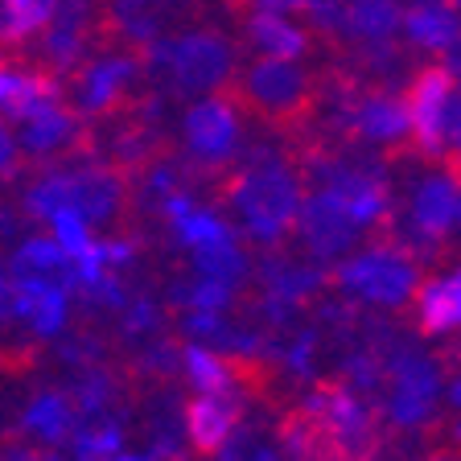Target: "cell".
Listing matches in <instances>:
<instances>
[{"instance_id":"14","label":"cell","mask_w":461,"mask_h":461,"mask_svg":"<svg viewBox=\"0 0 461 461\" xmlns=\"http://www.w3.org/2000/svg\"><path fill=\"white\" fill-rule=\"evenodd\" d=\"M78 136H83V120H78V112L67 104V99L25 115L17 128L21 157H29V161H46V157L62 153V149L78 144Z\"/></svg>"},{"instance_id":"52","label":"cell","mask_w":461,"mask_h":461,"mask_svg":"<svg viewBox=\"0 0 461 461\" xmlns=\"http://www.w3.org/2000/svg\"><path fill=\"white\" fill-rule=\"evenodd\" d=\"M449 5H453V9H457V13H461V0H449Z\"/></svg>"},{"instance_id":"50","label":"cell","mask_w":461,"mask_h":461,"mask_svg":"<svg viewBox=\"0 0 461 461\" xmlns=\"http://www.w3.org/2000/svg\"><path fill=\"white\" fill-rule=\"evenodd\" d=\"M453 441H457V445H461V420H457V424H453Z\"/></svg>"},{"instance_id":"48","label":"cell","mask_w":461,"mask_h":461,"mask_svg":"<svg viewBox=\"0 0 461 461\" xmlns=\"http://www.w3.org/2000/svg\"><path fill=\"white\" fill-rule=\"evenodd\" d=\"M9 313H13V309H9V276L0 272V321H5Z\"/></svg>"},{"instance_id":"45","label":"cell","mask_w":461,"mask_h":461,"mask_svg":"<svg viewBox=\"0 0 461 461\" xmlns=\"http://www.w3.org/2000/svg\"><path fill=\"white\" fill-rule=\"evenodd\" d=\"M251 9H264V13H288V17H297L301 13V0H248Z\"/></svg>"},{"instance_id":"4","label":"cell","mask_w":461,"mask_h":461,"mask_svg":"<svg viewBox=\"0 0 461 461\" xmlns=\"http://www.w3.org/2000/svg\"><path fill=\"white\" fill-rule=\"evenodd\" d=\"M185 132V149L194 161L202 165H227L230 157L240 153V136H243V120L235 99L211 91V95H194V104L185 107L182 120Z\"/></svg>"},{"instance_id":"43","label":"cell","mask_w":461,"mask_h":461,"mask_svg":"<svg viewBox=\"0 0 461 461\" xmlns=\"http://www.w3.org/2000/svg\"><path fill=\"white\" fill-rule=\"evenodd\" d=\"M0 461H46L38 445L21 441V437H0Z\"/></svg>"},{"instance_id":"35","label":"cell","mask_w":461,"mask_h":461,"mask_svg":"<svg viewBox=\"0 0 461 461\" xmlns=\"http://www.w3.org/2000/svg\"><path fill=\"white\" fill-rule=\"evenodd\" d=\"M70 400H75L78 416H95V412H104V403L112 400V379H107V371H86L83 379L75 384Z\"/></svg>"},{"instance_id":"44","label":"cell","mask_w":461,"mask_h":461,"mask_svg":"<svg viewBox=\"0 0 461 461\" xmlns=\"http://www.w3.org/2000/svg\"><path fill=\"white\" fill-rule=\"evenodd\" d=\"M149 190L161 194V198H165V194L177 190V177H173L169 165H153V169H149Z\"/></svg>"},{"instance_id":"9","label":"cell","mask_w":461,"mask_h":461,"mask_svg":"<svg viewBox=\"0 0 461 461\" xmlns=\"http://www.w3.org/2000/svg\"><path fill=\"white\" fill-rule=\"evenodd\" d=\"M293 227H297L301 243H305V251L313 259H338V256H346V251L355 248L358 230H363L355 219H350V214L342 211V202H338L334 194L326 190V185L301 198L297 222H293Z\"/></svg>"},{"instance_id":"39","label":"cell","mask_w":461,"mask_h":461,"mask_svg":"<svg viewBox=\"0 0 461 461\" xmlns=\"http://www.w3.org/2000/svg\"><path fill=\"white\" fill-rule=\"evenodd\" d=\"M21 144H17V132H13V124L0 115V185H9L13 177L21 173Z\"/></svg>"},{"instance_id":"51","label":"cell","mask_w":461,"mask_h":461,"mask_svg":"<svg viewBox=\"0 0 461 461\" xmlns=\"http://www.w3.org/2000/svg\"><path fill=\"white\" fill-rule=\"evenodd\" d=\"M424 461H457V457H445V453H437V457H424Z\"/></svg>"},{"instance_id":"32","label":"cell","mask_w":461,"mask_h":461,"mask_svg":"<svg viewBox=\"0 0 461 461\" xmlns=\"http://www.w3.org/2000/svg\"><path fill=\"white\" fill-rule=\"evenodd\" d=\"M75 457L78 461H99V457H112V453L124 449V429L120 424H91V429L75 432Z\"/></svg>"},{"instance_id":"40","label":"cell","mask_w":461,"mask_h":461,"mask_svg":"<svg viewBox=\"0 0 461 461\" xmlns=\"http://www.w3.org/2000/svg\"><path fill=\"white\" fill-rule=\"evenodd\" d=\"M445 153H453V157H457V165H461V78L453 83L449 120H445Z\"/></svg>"},{"instance_id":"11","label":"cell","mask_w":461,"mask_h":461,"mask_svg":"<svg viewBox=\"0 0 461 461\" xmlns=\"http://www.w3.org/2000/svg\"><path fill=\"white\" fill-rule=\"evenodd\" d=\"M305 412L321 424L342 453H363L371 445V412L350 387H321L305 400Z\"/></svg>"},{"instance_id":"7","label":"cell","mask_w":461,"mask_h":461,"mask_svg":"<svg viewBox=\"0 0 461 461\" xmlns=\"http://www.w3.org/2000/svg\"><path fill=\"white\" fill-rule=\"evenodd\" d=\"M441 366L429 355L403 350L392 363V395H387V416L400 429H420L437 412V395H441Z\"/></svg>"},{"instance_id":"17","label":"cell","mask_w":461,"mask_h":461,"mask_svg":"<svg viewBox=\"0 0 461 461\" xmlns=\"http://www.w3.org/2000/svg\"><path fill=\"white\" fill-rule=\"evenodd\" d=\"M326 190L342 202V211L358 222V227H375V222L387 219V182L379 173H363V169H342V165H330L326 169Z\"/></svg>"},{"instance_id":"46","label":"cell","mask_w":461,"mask_h":461,"mask_svg":"<svg viewBox=\"0 0 461 461\" xmlns=\"http://www.w3.org/2000/svg\"><path fill=\"white\" fill-rule=\"evenodd\" d=\"M441 67L449 70L453 78H461V33H457V38L449 41V46L441 50Z\"/></svg>"},{"instance_id":"1","label":"cell","mask_w":461,"mask_h":461,"mask_svg":"<svg viewBox=\"0 0 461 461\" xmlns=\"http://www.w3.org/2000/svg\"><path fill=\"white\" fill-rule=\"evenodd\" d=\"M140 67L169 75L177 95H211L235 75V46L219 29H185L177 38H153L140 46Z\"/></svg>"},{"instance_id":"26","label":"cell","mask_w":461,"mask_h":461,"mask_svg":"<svg viewBox=\"0 0 461 461\" xmlns=\"http://www.w3.org/2000/svg\"><path fill=\"white\" fill-rule=\"evenodd\" d=\"M268 317L272 321H288L293 317V309L301 305V301L309 297V293H317L321 288V280H326V272L321 268H301V264H268Z\"/></svg>"},{"instance_id":"21","label":"cell","mask_w":461,"mask_h":461,"mask_svg":"<svg viewBox=\"0 0 461 461\" xmlns=\"http://www.w3.org/2000/svg\"><path fill=\"white\" fill-rule=\"evenodd\" d=\"M9 280H46V285L75 288V268L54 235H29L9 256Z\"/></svg>"},{"instance_id":"27","label":"cell","mask_w":461,"mask_h":461,"mask_svg":"<svg viewBox=\"0 0 461 461\" xmlns=\"http://www.w3.org/2000/svg\"><path fill=\"white\" fill-rule=\"evenodd\" d=\"M58 0H0V50H21L41 38Z\"/></svg>"},{"instance_id":"25","label":"cell","mask_w":461,"mask_h":461,"mask_svg":"<svg viewBox=\"0 0 461 461\" xmlns=\"http://www.w3.org/2000/svg\"><path fill=\"white\" fill-rule=\"evenodd\" d=\"M124 206V182L112 169H83L75 173V211L86 219V227H104Z\"/></svg>"},{"instance_id":"53","label":"cell","mask_w":461,"mask_h":461,"mask_svg":"<svg viewBox=\"0 0 461 461\" xmlns=\"http://www.w3.org/2000/svg\"><path fill=\"white\" fill-rule=\"evenodd\" d=\"M230 5H248V0H230Z\"/></svg>"},{"instance_id":"47","label":"cell","mask_w":461,"mask_h":461,"mask_svg":"<svg viewBox=\"0 0 461 461\" xmlns=\"http://www.w3.org/2000/svg\"><path fill=\"white\" fill-rule=\"evenodd\" d=\"M441 392H445V400H449L453 408H457V412H461V375H453L449 384H441Z\"/></svg>"},{"instance_id":"29","label":"cell","mask_w":461,"mask_h":461,"mask_svg":"<svg viewBox=\"0 0 461 461\" xmlns=\"http://www.w3.org/2000/svg\"><path fill=\"white\" fill-rule=\"evenodd\" d=\"M182 371L185 379H190L198 392H235V375H230L227 358L219 355V350H211V346L202 342H190L182 350Z\"/></svg>"},{"instance_id":"28","label":"cell","mask_w":461,"mask_h":461,"mask_svg":"<svg viewBox=\"0 0 461 461\" xmlns=\"http://www.w3.org/2000/svg\"><path fill=\"white\" fill-rule=\"evenodd\" d=\"M107 25L115 38H124L128 46H149L161 38V13L157 0H112L107 5Z\"/></svg>"},{"instance_id":"15","label":"cell","mask_w":461,"mask_h":461,"mask_svg":"<svg viewBox=\"0 0 461 461\" xmlns=\"http://www.w3.org/2000/svg\"><path fill=\"white\" fill-rule=\"evenodd\" d=\"M243 416V403L235 392H198V400L185 408V437L194 441V449L219 453L222 445L235 437Z\"/></svg>"},{"instance_id":"37","label":"cell","mask_w":461,"mask_h":461,"mask_svg":"<svg viewBox=\"0 0 461 461\" xmlns=\"http://www.w3.org/2000/svg\"><path fill=\"white\" fill-rule=\"evenodd\" d=\"M342 371H346V384L358 387V392H375L384 384V371H379V363L371 355H346Z\"/></svg>"},{"instance_id":"23","label":"cell","mask_w":461,"mask_h":461,"mask_svg":"<svg viewBox=\"0 0 461 461\" xmlns=\"http://www.w3.org/2000/svg\"><path fill=\"white\" fill-rule=\"evenodd\" d=\"M161 211H165V219H169L177 243H182V248H190V251L211 248V243L235 240V230H230L227 222L219 219V214H214V211H198V206H194V202L185 198L182 190L165 194V198H161Z\"/></svg>"},{"instance_id":"34","label":"cell","mask_w":461,"mask_h":461,"mask_svg":"<svg viewBox=\"0 0 461 461\" xmlns=\"http://www.w3.org/2000/svg\"><path fill=\"white\" fill-rule=\"evenodd\" d=\"M46 222H50V235L62 243V251H67V256H78L86 243L95 240V235H91V227H86V219L78 211H58V214H50Z\"/></svg>"},{"instance_id":"16","label":"cell","mask_w":461,"mask_h":461,"mask_svg":"<svg viewBox=\"0 0 461 461\" xmlns=\"http://www.w3.org/2000/svg\"><path fill=\"white\" fill-rule=\"evenodd\" d=\"M346 124L358 140L400 144L408 140V104L395 91H371V95H358L346 107Z\"/></svg>"},{"instance_id":"8","label":"cell","mask_w":461,"mask_h":461,"mask_svg":"<svg viewBox=\"0 0 461 461\" xmlns=\"http://www.w3.org/2000/svg\"><path fill=\"white\" fill-rule=\"evenodd\" d=\"M243 99L264 115H293L309 104V83L305 67L293 58H264L259 54L248 70H243Z\"/></svg>"},{"instance_id":"3","label":"cell","mask_w":461,"mask_h":461,"mask_svg":"<svg viewBox=\"0 0 461 461\" xmlns=\"http://www.w3.org/2000/svg\"><path fill=\"white\" fill-rule=\"evenodd\" d=\"M334 280L346 297H358L379 309H400L403 301H412L416 285H420L412 256H403L392 243H379V248H366L358 256H350L346 264H338Z\"/></svg>"},{"instance_id":"49","label":"cell","mask_w":461,"mask_h":461,"mask_svg":"<svg viewBox=\"0 0 461 461\" xmlns=\"http://www.w3.org/2000/svg\"><path fill=\"white\" fill-rule=\"evenodd\" d=\"M99 461H144V457H128V453L120 449V453H112V457H99Z\"/></svg>"},{"instance_id":"5","label":"cell","mask_w":461,"mask_h":461,"mask_svg":"<svg viewBox=\"0 0 461 461\" xmlns=\"http://www.w3.org/2000/svg\"><path fill=\"white\" fill-rule=\"evenodd\" d=\"M140 75V54H128V50H107V54L83 58L70 70V104H75L78 115H104L132 91V83Z\"/></svg>"},{"instance_id":"42","label":"cell","mask_w":461,"mask_h":461,"mask_svg":"<svg viewBox=\"0 0 461 461\" xmlns=\"http://www.w3.org/2000/svg\"><path fill=\"white\" fill-rule=\"evenodd\" d=\"M95 248H99V256H104V264L112 272L128 268V264H132V256H136V248L128 240H95Z\"/></svg>"},{"instance_id":"12","label":"cell","mask_w":461,"mask_h":461,"mask_svg":"<svg viewBox=\"0 0 461 461\" xmlns=\"http://www.w3.org/2000/svg\"><path fill=\"white\" fill-rule=\"evenodd\" d=\"M62 99H67V86L58 75L21 67L9 58V50H0V115L9 124H21L25 115L41 112L50 104H62Z\"/></svg>"},{"instance_id":"18","label":"cell","mask_w":461,"mask_h":461,"mask_svg":"<svg viewBox=\"0 0 461 461\" xmlns=\"http://www.w3.org/2000/svg\"><path fill=\"white\" fill-rule=\"evenodd\" d=\"M400 33L408 38V46L441 54V50L461 33V13L453 9L449 0H403Z\"/></svg>"},{"instance_id":"31","label":"cell","mask_w":461,"mask_h":461,"mask_svg":"<svg viewBox=\"0 0 461 461\" xmlns=\"http://www.w3.org/2000/svg\"><path fill=\"white\" fill-rule=\"evenodd\" d=\"M58 211H75V173H46L41 182L29 185L25 214L50 219V214H58Z\"/></svg>"},{"instance_id":"33","label":"cell","mask_w":461,"mask_h":461,"mask_svg":"<svg viewBox=\"0 0 461 461\" xmlns=\"http://www.w3.org/2000/svg\"><path fill=\"white\" fill-rule=\"evenodd\" d=\"M173 297L182 301L185 309H211V313H222L235 297V288L219 285V280H206V276H194V285H177Z\"/></svg>"},{"instance_id":"36","label":"cell","mask_w":461,"mask_h":461,"mask_svg":"<svg viewBox=\"0 0 461 461\" xmlns=\"http://www.w3.org/2000/svg\"><path fill=\"white\" fill-rule=\"evenodd\" d=\"M301 17L309 21L313 33L342 38V0H301Z\"/></svg>"},{"instance_id":"24","label":"cell","mask_w":461,"mask_h":461,"mask_svg":"<svg viewBox=\"0 0 461 461\" xmlns=\"http://www.w3.org/2000/svg\"><path fill=\"white\" fill-rule=\"evenodd\" d=\"M416 309H420V326L429 334H457L461 330V268L449 276L424 280L416 285Z\"/></svg>"},{"instance_id":"2","label":"cell","mask_w":461,"mask_h":461,"mask_svg":"<svg viewBox=\"0 0 461 461\" xmlns=\"http://www.w3.org/2000/svg\"><path fill=\"white\" fill-rule=\"evenodd\" d=\"M301 198L305 194H301L297 173L280 161H256L230 182V206L240 214L243 235L264 248H276L293 230Z\"/></svg>"},{"instance_id":"20","label":"cell","mask_w":461,"mask_h":461,"mask_svg":"<svg viewBox=\"0 0 461 461\" xmlns=\"http://www.w3.org/2000/svg\"><path fill=\"white\" fill-rule=\"evenodd\" d=\"M400 9L403 0H342V38L363 50L392 46L400 38Z\"/></svg>"},{"instance_id":"10","label":"cell","mask_w":461,"mask_h":461,"mask_svg":"<svg viewBox=\"0 0 461 461\" xmlns=\"http://www.w3.org/2000/svg\"><path fill=\"white\" fill-rule=\"evenodd\" d=\"M91 21H95V0H58L54 17L38 38L41 62H46L50 75H70L86 58Z\"/></svg>"},{"instance_id":"54","label":"cell","mask_w":461,"mask_h":461,"mask_svg":"<svg viewBox=\"0 0 461 461\" xmlns=\"http://www.w3.org/2000/svg\"><path fill=\"white\" fill-rule=\"evenodd\" d=\"M457 227H461V219H457Z\"/></svg>"},{"instance_id":"30","label":"cell","mask_w":461,"mask_h":461,"mask_svg":"<svg viewBox=\"0 0 461 461\" xmlns=\"http://www.w3.org/2000/svg\"><path fill=\"white\" fill-rule=\"evenodd\" d=\"M194 276H206V280H219L227 288H240L248 280V256L235 240L227 243H211V248H198L194 251Z\"/></svg>"},{"instance_id":"13","label":"cell","mask_w":461,"mask_h":461,"mask_svg":"<svg viewBox=\"0 0 461 461\" xmlns=\"http://www.w3.org/2000/svg\"><path fill=\"white\" fill-rule=\"evenodd\" d=\"M461 219V177L457 173H429L412 194L408 222L420 243H441Z\"/></svg>"},{"instance_id":"22","label":"cell","mask_w":461,"mask_h":461,"mask_svg":"<svg viewBox=\"0 0 461 461\" xmlns=\"http://www.w3.org/2000/svg\"><path fill=\"white\" fill-rule=\"evenodd\" d=\"M78 408L67 392H38L21 412V432L38 445H62L78 432Z\"/></svg>"},{"instance_id":"38","label":"cell","mask_w":461,"mask_h":461,"mask_svg":"<svg viewBox=\"0 0 461 461\" xmlns=\"http://www.w3.org/2000/svg\"><path fill=\"white\" fill-rule=\"evenodd\" d=\"M313 350H317V338L313 334H297L293 342L280 350V363L288 366V375H297V379H305L309 371H313Z\"/></svg>"},{"instance_id":"6","label":"cell","mask_w":461,"mask_h":461,"mask_svg":"<svg viewBox=\"0 0 461 461\" xmlns=\"http://www.w3.org/2000/svg\"><path fill=\"white\" fill-rule=\"evenodd\" d=\"M453 83L457 78L432 62V67H420L408 86V136L416 140L424 157H441L445 153V120H449V99H453Z\"/></svg>"},{"instance_id":"41","label":"cell","mask_w":461,"mask_h":461,"mask_svg":"<svg viewBox=\"0 0 461 461\" xmlns=\"http://www.w3.org/2000/svg\"><path fill=\"white\" fill-rule=\"evenodd\" d=\"M128 317H124V330L128 334H153L157 330V305L153 301H132V305H124Z\"/></svg>"},{"instance_id":"19","label":"cell","mask_w":461,"mask_h":461,"mask_svg":"<svg viewBox=\"0 0 461 461\" xmlns=\"http://www.w3.org/2000/svg\"><path fill=\"white\" fill-rule=\"evenodd\" d=\"M243 33H248V46L264 58H301L309 54L313 46V33L305 25L288 17V13H264V9H251L248 21H243Z\"/></svg>"}]
</instances>
